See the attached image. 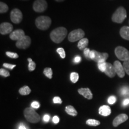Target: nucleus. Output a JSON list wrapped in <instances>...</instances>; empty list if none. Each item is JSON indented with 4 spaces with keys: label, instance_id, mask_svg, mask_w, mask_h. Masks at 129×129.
I'll use <instances>...</instances> for the list:
<instances>
[{
    "label": "nucleus",
    "instance_id": "obj_32",
    "mask_svg": "<svg viewBox=\"0 0 129 129\" xmlns=\"http://www.w3.org/2000/svg\"><path fill=\"white\" fill-rule=\"evenodd\" d=\"M117 101V98H116L115 96H111L110 97H109V98L108 99V104L110 105H113Z\"/></svg>",
    "mask_w": 129,
    "mask_h": 129
},
{
    "label": "nucleus",
    "instance_id": "obj_28",
    "mask_svg": "<svg viewBox=\"0 0 129 129\" xmlns=\"http://www.w3.org/2000/svg\"><path fill=\"white\" fill-rule=\"evenodd\" d=\"M98 67L101 72H104L105 71L106 68V62L99 63H98Z\"/></svg>",
    "mask_w": 129,
    "mask_h": 129
},
{
    "label": "nucleus",
    "instance_id": "obj_13",
    "mask_svg": "<svg viewBox=\"0 0 129 129\" xmlns=\"http://www.w3.org/2000/svg\"><path fill=\"white\" fill-rule=\"evenodd\" d=\"M94 52L95 57L93 60L98 62V63H99L105 62L106 59L109 57L108 54L107 53H101L96 50H94Z\"/></svg>",
    "mask_w": 129,
    "mask_h": 129
},
{
    "label": "nucleus",
    "instance_id": "obj_36",
    "mask_svg": "<svg viewBox=\"0 0 129 129\" xmlns=\"http://www.w3.org/2000/svg\"><path fill=\"white\" fill-rule=\"evenodd\" d=\"M40 106V104L38 102H37V101L33 102H32V104H31V107L32 108H34V109H38V108H39Z\"/></svg>",
    "mask_w": 129,
    "mask_h": 129
},
{
    "label": "nucleus",
    "instance_id": "obj_16",
    "mask_svg": "<svg viewBox=\"0 0 129 129\" xmlns=\"http://www.w3.org/2000/svg\"><path fill=\"white\" fill-rule=\"evenodd\" d=\"M104 73L110 78H113L117 74L115 72V69H114V65L110 63H106V68Z\"/></svg>",
    "mask_w": 129,
    "mask_h": 129
},
{
    "label": "nucleus",
    "instance_id": "obj_6",
    "mask_svg": "<svg viewBox=\"0 0 129 129\" xmlns=\"http://www.w3.org/2000/svg\"><path fill=\"white\" fill-rule=\"evenodd\" d=\"M115 54L118 59L124 62L129 59V51L124 47H117L115 49Z\"/></svg>",
    "mask_w": 129,
    "mask_h": 129
},
{
    "label": "nucleus",
    "instance_id": "obj_29",
    "mask_svg": "<svg viewBox=\"0 0 129 129\" xmlns=\"http://www.w3.org/2000/svg\"><path fill=\"white\" fill-rule=\"evenodd\" d=\"M122 65H123L124 68L125 73L129 75V59L124 61Z\"/></svg>",
    "mask_w": 129,
    "mask_h": 129
},
{
    "label": "nucleus",
    "instance_id": "obj_26",
    "mask_svg": "<svg viewBox=\"0 0 129 129\" xmlns=\"http://www.w3.org/2000/svg\"><path fill=\"white\" fill-rule=\"evenodd\" d=\"M71 81L73 83H76L79 79V75L77 72H72L70 75Z\"/></svg>",
    "mask_w": 129,
    "mask_h": 129
},
{
    "label": "nucleus",
    "instance_id": "obj_37",
    "mask_svg": "<svg viewBox=\"0 0 129 129\" xmlns=\"http://www.w3.org/2000/svg\"><path fill=\"white\" fill-rule=\"evenodd\" d=\"M53 102L54 103V104H61L62 103V99H60L59 97H54V98H53Z\"/></svg>",
    "mask_w": 129,
    "mask_h": 129
},
{
    "label": "nucleus",
    "instance_id": "obj_3",
    "mask_svg": "<svg viewBox=\"0 0 129 129\" xmlns=\"http://www.w3.org/2000/svg\"><path fill=\"white\" fill-rule=\"evenodd\" d=\"M51 24V19L48 16H39L35 20V25L40 30L48 29Z\"/></svg>",
    "mask_w": 129,
    "mask_h": 129
},
{
    "label": "nucleus",
    "instance_id": "obj_44",
    "mask_svg": "<svg viewBox=\"0 0 129 129\" xmlns=\"http://www.w3.org/2000/svg\"><path fill=\"white\" fill-rule=\"evenodd\" d=\"M56 1H57V2H62V1H63L64 0H55Z\"/></svg>",
    "mask_w": 129,
    "mask_h": 129
},
{
    "label": "nucleus",
    "instance_id": "obj_4",
    "mask_svg": "<svg viewBox=\"0 0 129 129\" xmlns=\"http://www.w3.org/2000/svg\"><path fill=\"white\" fill-rule=\"evenodd\" d=\"M127 17V12L123 7H120L116 10L112 16V20L114 22L121 23Z\"/></svg>",
    "mask_w": 129,
    "mask_h": 129
},
{
    "label": "nucleus",
    "instance_id": "obj_5",
    "mask_svg": "<svg viewBox=\"0 0 129 129\" xmlns=\"http://www.w3.org/2000/svg\"><path fill=\"white\" fill-rule=\"evenodd\" d=\"M84 35L85 33L83 29H77L71 32L69 34L68 38L70 42H75L83 39Z\"/></svg>",
    "mask_w": 129,
    "mask_h": 129
},
{
    "label": "nucleus",
    "instance_id": "obj_1",
    "mask_svg": "<svg viewBox=\"0 0 129 129\" xmlns=\"http://www.w3.org/2000/svg\"><path fill=\"white\" fill-rule=\"evenodd\" d=\"M67 34L68 30L62 26L58 27L51 32L50 37L54 43L59 44L63 41L65 37H67Z\"/></svg>",
    "mask_w": 129,
    "mask_h": 129
},
{
    "label": "nucleus",
    "instance_id": "obj_33",
    "mask_svg": "<svg viewBox=\"0 0 129 129\" xmlns=\"http://www.w3.org/2000/svg\"><path fill=\"white\" fill-rule=\"evenodd\" d=\"M129 89L127 87H123L121 90V94L123 96H125L128 93Z\"/></svg>",
    "mask_w": 129,
    "mask_h": 129
},
{
    "label": "nucleus",
    "instance_id": "obj_23",
    "mask_svg": "<svg viewBox=\"0 0 129 129\" xmlns=\"http://www.w3.org/2000/svg\"><path fill=\"white\" fill-rule=\"evenodd\" d=\"M43 74H44L45 76L47 77L48 78L51 79L53 77V71L52 69L50 68H46L44 69Z\"/></svg>",
    "mask_w": 129,
    "mask_h": 129
},
{
    "label": "nucleus",
    "instance_id": "obj_8",
    "mask_svg": "<svg viewBox=\"0 0 129 129\" xmlns=\"http://www.w3.org/2000/svg\"><path fill=\"white\" fill-rule=\"evenodd\" d=\"M10 19L14 23L17 24L20 23L23 19V14L20 10L14 9L10 13Z\"/></svg>",
    "mask_w": 129,
    "mask_h": 129
},
{
    "label": "nucleus",
    "instance_id": "obj_19",
    "mask_svg": "<svg viewBox=\"0 0 129 129\" xmlns=\"http://www.w3.org/2000/svg\"><path fill=\"white\" fill-rule=\"evenodd\" d=\"M88 44V40L87 38H83L80 40L78 43V48L81 50H84Z\"/></svg>",
    "mask_w": 129,
    "mask_h": 129
},
{
    "label": "nucleus",
    "instance_id": "obj_12",
    "mask_svg": "<svg viewBox=\"0 0 129 129\" xmlns=\"http://www.w3.org/2000/svg\"><path fill=\"white\" fill-rule=\"evenodd\" d=\"M25 36V32L22 29H17L13 31L10 34V38L13 41H19Z\"/></svg>",
    "mask_w": 129,
    "mask_h": 129
},
{
    "label": "nucleus",
    "instance_id": "obj_21",
    "mask_svg": "<svg viewBox=\"0 0 129 129\" xmlns=\"http://www.w3.org/2000/svg\"><path fill=\"white\" fill-rule=\"evenodd\" d=\"M30 92H31V90L28 85H24L19 90V93L22 96H26V95L29 94Z\"/></svg>",
    "mask_w": 129,
    "mask_h": 129
},
{
    "label": "nucleus",
    "instance_id": "obj_38",
    "mask_svg": "<svg viewBox=\"0 0 129 129\" xmlns=\"http://www.w3.org/2000/svg\"><path fill=\"white\" fill-rule=\"evenodd\" d=\"M89 57H90V59H91V60H94V57H95L94 50H93L90 51Z\"/></svg>",
    "mask_w": 129,
    "mask_h": 129
},
{
    "label": "nucleus",
    "instance_id": "obj_22",
    "mask_svg": "<svg viewBox=\"0 0 129 129\" xmlns=\"http://www.w3.org/2000/svg\"><path fill=\"white\" fill-rule=\"evenodd\" d=\"M86 124L90 126H98L101 124V122L99 121L94 120V119H88L86 121Z\"/></svg>",
    "mask_w": 129,
    "mask_h": 129
},
{
    "label": "nucleus",
    "instance_id": "obj_18",
    "mask_svg": "<svg viewBox=\"0 0 129 129\" xmlns=\"http://www.w3.org/2000/svg\"><path fill=\"white\" fill-rule=\"evenodd\" d=\"M120 34L123 39L129 41V26L122 27L120 30Z\"/></svg>",
    "mask_w": 129,
    "mask_h": 129
},
{
    "label": "nucleus",
    "instance_id": "obj_24",
    "mask_svg": "<svg viewBox=\"0 0 129 129\" xmlns=\"http://www.w3.org/2000/svg\"><path fill=\"white\" fill-rule=\"evenodd\" d=\"M28 61L29 62L28 69L29 71H34L36 68V63L32 60L30 58H28Z\"/></svg>",
    "mask_w": 129,
    "mask_h": 129
},
{
    "label": "nucleus",
    "instance_id": "obj_40",
    "mask_svg": "<svg viewBox=\"0 0 129 129\" xmlns=\"http://www.w3.org/2000/svg\"><path fill=\"white\" fill-rule=\"evenodd\" d=\"M81 57L79 56H77L76 57L74 58V62H75V63H80L81 62Z\"/></svg>",
    "mask_w": 129,
    "mask_h": 129
},
{
    "label": "nucleus",
    "instance_id": "obj_27",
    "mask_svg": "<svg viewBox=\"0 0 129 129\" xmlns=\"http://www.w3.org/2000/svg\"><path fill=\"white\" fill-rule=\"evenodd\" d=\"M56 51H57L58 54H59V56H60V57L62 59H64L66 57V53H65V51L63 48L62 47H59L58 48L57 50H56Z\"/></svg>",
    "mask_w": 129,
    "mask_h": 129
},
{
    "label": "nucleus",
    "instance_id": "obj_35",
    "mask_svg": "<svg viewBox=\"0 0 129 129\" xmlns=\"http://www.w3.org/2000/svg\"><path fill=\"white\" fill-rule=\"evenodd\" d=\"M90 48H85L84 50V54L85 57L87 58V59H90V57H89V55H90Z\"/></svg>",
    "mask_w": 129,
    "mask_h": 129
},
{
    "label": "nucleus",
    "instance_id": "obj_39",
    "mask_svg": "<svg viewBox=\"0 0 129 129\" xmlns=\"http://www.w3.org/2000/svg\"><path fill=\"white\" fill-rule=\"evenodd\" d=\"M17 129H29V128L26 125L24 124L23 123H20V124L19 125Z\"/></svg>",
    "mask_w": 129,
    "mask_h": 129
},
{
    "label": "nucleus",
    "instance_id": "obj_15",
    "mask_svg": "<svg viewBox=\"0 0 129 129\" xmlns=\"http://www.w3.org/2000/svg\"><path fill=\"white\" fill-rule=\"evenodd\" d=\"M79 94L84 97L88 100H91L93 98V94L91 90L88 88H81L78 90Z\"/></svg>",
    "mask_w": 129,
    "mask_h": 129
},
{
    "label": "nucleus",
    "instance_id": "obj_20",
    "mask_svg": "<svg viewBox=\"0 0 129 129\" xmlns=\"http://www.w3.org/2000/svg\"><path fill=\"white\" fill-rule=\"evenodd\" d=\"M65 111L68 115L73 116V117H75L78 114V112H77L76 109L74 108V106L71 105H68L66 106Z\"/></svg>",
    "mask_w": 129,
    "mask_h": 129
},
{
    "label": "nucleus",
    "instance_id": "obj_31",
    "mask_svg": "<svg viewBox=\"0 0 129 129\" xmlns=\"http://www.w3.org/2000/svg\"><path fill=\"white\" fill-rule=\"evenodd\" d=\"M0 75H1V76H3L4 77H8L10 75V72L6 70V69H4L1 68L0 69Z\"/></svg>",
    "mask_w": 129,
    "mask_h": 129
},
{
    "label": "nucleus",
    "instance_id": "obj_10",
    "mask_svg": "<svg viewBox=\"0 0 129 129\" xmlns=\"http://www.w3.org/2000/svg\"><path fill=\"white\" fill-rule=\"evenodd\" d=\"M13 26L9 22H4L0 25V33L1 35H6L11 34L13 32Z\"/></svg>",
    "mask_w": 129,
    "mask_h": 129
},
{
    "label": "nucleus",
    "instance_id": "obj_14",
    "mask_svg": "<svg viewBox=\"0 0 129 129\" xmlns=\"http://www.w3.org/2000/svg\"><path fill=\"white\" fill-rule=\"evenodd\" d=\"M128 117L127 114H121L118 115L117 117H116L113 121V125L114 127H117L122 122L126 121L128 120Z\"/></svg>",
    "mask_w": 129,
    "mask_h": 129
},
{
    "label": "nucleus",
    "instance_id": "obj_42",
    "mask_svg": "<svg viewBox=\"0 0 129 129\" xmlns=\"http://www.w3.org/2000/svg\"><path fill=\"white\" fill-rule=\"evenodd\" d=\"M43 119H44V121L46 122H48V121L50 120V117L49 115H48V114H46L44 116V117H43Z\"/></svg>",
    "mask_w": 129,
    "mask_h": 129
},
{
    "label": "nucleus",
    "instance_id": "obj_41",
    "mask_svg": "<svg viewBox=\"0 0 129 129\" xmlns=\"http://www.w3.org/2000/svg\"><path fill=\"white\" fill-rule=\"evenodd\" d=\"M59 121H60V119H59V118L57 117V116H54V117H53V121L54 122V124H57L59 123Z\"/></svg>",
    "mask_w": 129,
    "mask_h": 129
},
{
    "label": "nucleus",
    "instance_id": "obj_30",
    "mask_svg": "<svg viewBox=\"0 0 129 129\" xmlns=\"http://www.w3.org/2000/svg\"><path fill=\"white\" fill-rule=\"evenodd\" d=\"M6 54L8 57L12 58V59H17L19 57V55L16 53L11 52V51H7L6 53Z\"/></svg>",
    "mask_w": 129,
    "mask_h": 129
},
{
    "label": "nucleus",
    "instance_id": "obj_43",
    "mask_svg": "<svg viewBox=\"0 0 129 129\" xmlns=\"http://www.w3.org/2000/svg\"><path fill=\"white\" fill-rule=\"evenodd\" d=\"M129 105V99H125L122 102V105L123 106H127Z\"/></svg>",
    "mask_w": 129,
    "mask_h": 129
},
{
    "label": "nucleus",
    "instance_id": "obj_7",
    "mask_svg": "<svg viewBox=\"0 0 129 129\" xmlns=\"http://www.w3.org/2000/svg\"><path fill=\"white\" fill-rule=\"evenodd\" d=\"M47 6L46 0H35L33 4V9L35 12L42 13L46 11Z\"/></svg>",
    "mask_w": 129,
    "mask_h": 129
},
{
    "label": "nucleus",
    "instance_id": "obj_25",
    "mask_svg": "<svg viewBox=\"0 0 129 129\" xmlns=\"http://www.w3.org/2000/svg\"><path fill=\"white\" fill-rule=\"evenodd\" d=\"M9 10V7L6 3L1 2L0 3V13H5Z\"/></svg>",
    "mask_w": 129,
    "mask_h": 129
},
{
    "label": "nucleus",
    "instance_id": "obj_17",
    "mask_svg": "<svg viewBox=\"0 0 129 129\" xmlns=\"http://www.w3.org/2000/svg\"><path fill=\"white\" fill-rule=\"evenodd\" d=\"M111 113V108L108 105H103L101 106L99 109V114L100 115L107 117Z\"/></svg>",
    "mask_w": 129,
    "mask_h": 129
},
{
    "label": "nucleus",
    "instance_id": "obj_11",
    "mask_svg": "<svg viewBox=\"0 0 129 129\" xmlns=\"http://www.w3.org/2000/svg\"><path fill=\"white\" fill-rule=\"evenodd\" d=\"M113 65H114L115 72L117 74V75H118V76L120 77V78L124 77L125 74L124 68L123 65L121 63L120 61H115Z\"/></svg>",
    "mask_w": 129,
    "mask_h": 129
},
{
    "label": "nucleus",
    "instance_id": "obj_34",
    "mask_svg": "<svg viewBox=\"0 0 129 129\" xmlns=\"http://www.w3.org/2000/svg\"><path fill=\"white\" fill-rule=\"evenodd\" d=\"M3 67L6 68L11 69L12 70L14 68H15L16 67V64H10V63H4L3 64Z\"/></svg>",
    "mask_w": 129,
    "mask_h": 129
},
{
    "label": "nucleus",
    "instance_id": "obj_9",
    "mask_svg": "<svg viewBox=\"0 0 129 129\" xmlns=\"http://www.w3.org/2000/svg\"><path fill=\"white\" fill-rule=\"evenodd\" d=\"M31 44V39L28 35H25L23 38L16 42V46L20 49H26Z\"/></svg>",
    "mask_w": 129,
    "mask_h": 129
},
{
    "label": "nucleus",
    "instance_id": "obj_2",
    "mask_svg": "<svg viewBox=\"0 0 129 129\" xmlns=\"http://www.w3.org/2000/svg\"><path fill=\"white\" fill-rule=\"evenodd\" d=\"M25 119L31 123H37L40 121V116L32 108H26L23 111Z\"/></svg>",
    "mask_w": 129,
    "mask_h": 129
}]
</instances>
